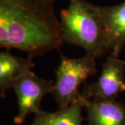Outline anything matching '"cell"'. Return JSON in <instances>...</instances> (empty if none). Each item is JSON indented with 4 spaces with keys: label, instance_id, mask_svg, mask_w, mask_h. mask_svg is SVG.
<instances>
[{
    "label": "cell",
    "instance_id": "1",
    "mask_svg": "<svg viewBox=\"0 0 125 125\" xmlns=\"http://www.w3.org/2000/svg\"><path fill=\"white\" fill-rule=\"evenodd\" d=\"M56 0H0V47L25 52L31 58L63 43Z\"/></svg>",
    "mask_w": 125,
    "mask_h": 125
},
{
    "label": "cell",
    "instance_id": "3",
    "mask_svg": "<svg viewBox=\"0 0 125 125\" xmlns=\"http://www.w3.org/2000/svg\"><path fill=\"white\" fill-rule=\"evenodd\" d=\"M96 61L97 58L88 54L79 58L61 54L52 92L59 107H66L81 99L79 88L88 77L97 73Z\"/></svg>",
    "mask_w": 125,
    "mask_h": 125
},
{
    "label": "cell",
    "instance_id": "6",
    "mask_svg": "<svg viewBox=\"0 0 125 125\" xmlns=\"http://www.w3.org/2000/svg\"><path fill=\"white\" fill-rule=\"evenodd\" d=\"M102 23L106 53L119 56L125 45V1L110 6H97Z\"/></svg>",
    "mask_w": 125,
    "mask_h": 125
},
{
    "label": "cell",
    "instance_id": "2",
    "mask_svg": "<svg viewBox=\"0 0 125 125\" xmlns=\"http://www.w3.org/2000/svg\"><path fill=\"white\" fill-rule=\"evenodd\" d=\"M59 21L63 42L79 46L97 59L107 54L97 5L85 0H70L67 8L61 10Z\"/></svg>",
    "mask_w": 125,
    "mask_h": 125
},
{
    "label": "cell",
    "instance_id": "9",
    "mask_svg": "<svg viewBox=\"0 0 125 125\" xmlns=\"http://www.w3.org/2000/svg\"><path fill=\"white\" fill-rule=\"evenodd\" d=\"M84 108V99L72 103L58 111L47 112L42 109L36 113L31 125H82L83 117L82 109Z\"/></svg>",
    "mask_w": 125,
    "mask_h": 125
},
{
    "label": "cell",
    "instance_id": "4",
    "mask_svg": "<svg viewBox=\"0 0 125 125\" xmlns=\"http://www.w3.org/2000/svg\"><path fill=\"white\" fill-rule=\"evenodd\" d=\"M54 82L41 78L31 70L25 71L11 83L18 102V113L13 118L14 124H24L27 117L41 110L43 97L52 94Z\"/></svg>",
    "mask_w": 125,
    "mask_h": 125
},
{
    "label": "cell",
    "instance_id": "5",
    "mask_svg": "<svg viewBox=\"0 0 125 125\" xmlns=\"http://www.w3.org/2000/svg\"><path fill=\"white\" fill-rule=\"evenodd\" d=\"M125 61L111 55L102 65V71L97 81L85 83L81 97L85 100H115L125 91Z\"/></svg>",
    "mask_w": 125,
    "mask_h": 125
},
{
    "label": "cell",
    "instance_id": "7",
    "mask_svg": "<svg viewBox=\"0 0 125 125\" xmlns=\"http://www.w3.org/2000/svg\"><path fill=\"white\" fill-rule=\"evenodd\" d=\"M84 107L87 111L88 125H125V106L116 99H84Z\"/></svg>",
    "mask_w": 125,
    "mask_h": 125
},
{
    "label": "cell",
    "instance_id": "8",
    "mask_svg": "<svg viewBox=\"0 0 125 125\" xmlns=\"http://www.w3.org/2000/svg\"><path fill=\"white\" fill-rule=\"evenodd\" d=\"M34 67L33 58L15 56L10 49L0 51V97L4 99L12 82L23 72Z\"/></svg>",
    "mask_w": 125,
    "mask_h": 125
}]
</instances>
